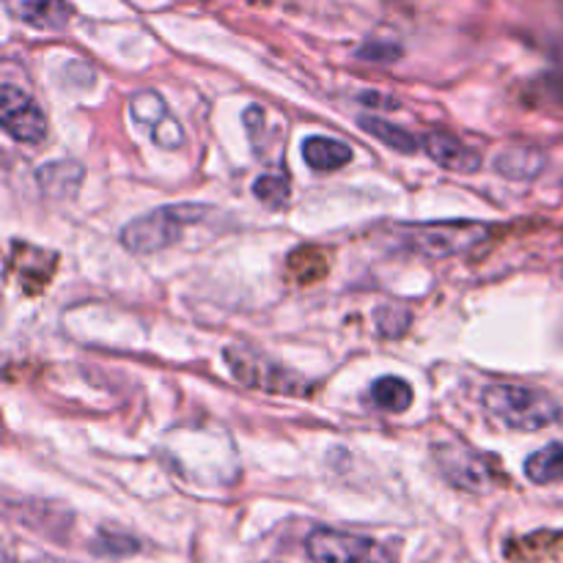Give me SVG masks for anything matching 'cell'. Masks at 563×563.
Here are the masks:
<instances>
[{"instance_id":"obj_1","label":"cell","mask_w":563,"mask_h":563,"mask_svg":"<svg viewBox=\"0 0 563 563\" xmlns=\"http://www.w3.org/2000/svg\"><path fill=\"white\" fill-rule=\"evenodd\" d=\"M484 407L495 421L517 432H537L561 421V405L550 394L522 385H493L484 390Z\"/></svg>"},{"instance_id":"obj_2","label":"cell","mask_w":563,"mask_h":563,"mask_svg":"<svg viewBox=\"0 0 563 563\" xmlns=\"http://www.w3.org/2000/svg\"><path fill=\"white\" fill-rule=\"evenodd\" d=\"M203 207L196 203H179V207H159L154 212L143 214V218L132 220L121 231V242L135 256H148V253H159L179 242L185 229L201 218Z\"/></svg>"},{"instance_id":"obj_3","label":"cell","mask_w":563,"mask_h":563,"mask_svg":"<svg viewBox=\"0 0 563 563\" xmlns=\"http://www.w3.org/2000/svg\"><path fill=\"white\" fill-rule=\"evenodd\" d=\"M489 229L476 220H451V223H423L401 229V240L412 251L432 258H449L471 253L473 247L487 240Z\"/></svg>"},{"instance_id":"obj_4","label":"cell","mask_w":563,"mask_h":563,"mask_svg":"<svg viewBox=\"0 0 563 563\" xmlns=\"http://www.w3.org/2000/svg\"><path fill=\"white\" fill-rule=\"evenodd\" d=\"M231 374L247 388L264 390V394H284V396H311L313 385L300 374L289 372L280 363H273L269 357L256 355L247 346H234L225 352Z\"/></svg>"},{"instance_id":"obj_5","label":"cell","mask_w":563,"mask_h":563,"mask_svg":"<svg viewBox=\"0 0 563 563\" xmlns=\"http://www.w3.org/2000/svg\"><path fill=\"white\" fill-rule=\"evenodd\" d=\"M308 559L313 563H396L385 544L357 533L319 528L306 542Z\"/></svg>"},{"instance_id":"obj_6","label":"cell","mask_w":563,"mask_h":563,"mask_svg":"<svg viewBox=\"0 0 563 563\" xmlns=\"http://www.w3.org/2000/svg\"><path fill=\"white\" fill-rule=\"evenodd\" d=\"M0 121L3 130L20 143H42L47 137V119L31 93L5 82L0 91Z\"/></svg>"},{"instance_id":"obj_7","label":"cell","mask_w":563,"mask_h":563,"mask_svg":"<svg viewBox=\"0 0 563 563\" xmlns=\"http://www.w3.org/2000/svg\"><path fill=\"white\" fill-rule=\"evenodd\" d=\"M423 152L434 159L438 165H443L445 170H454V174H476L482 168V154L476 148L465 146L460 137L449 135V132H429L423 137Z\"/></svg>"},{"instance_id":"obj_8","label":"cell","mask_w":563,"mask_h":563,"mask_svg":"<svg viewBox=\"0 0 563 563\" xmlns=\"http://www.w3.org/2000/svg\"><path fill=\"white\" fill-rule=\"evenodd\" d=\"M438 462L443 465L445 476L451 478L460 487L473 489V493H482L487 489L489 484V471H487V460L476 451L465 449V445H456V449H443L438 451Z\"/></svg>"},{"instance_id":"obj_9","label":"cell","mask_w":563,"mask_h":563,"mask_svg":"<svg viewBox=\"0 0 563 563\" xmlns=\"http://www.w3.org/2000/svg\"><path fill=\"white\" fill-rule=\"evenodd\" d=\"M16 20L38 31H64L71 20V5L66 0H9Z\"/></svg>"},{"instance_id":"obj_10","label":"cell","mask_w":563,"mask_h":563,"mask_svg":"<svg viewBox=\"0 0 563 563\" xmlns=\"http://www.w3.org/2000/svg\"><path fill=\"white\" fill-rule=\"evenodd\" d=\"M302 159L317 174H330V170H341L352 163V148L346 143L333 141V137L313 135L302 143Z\"/></svg>"},{"instance_id":"obj_11","label":"cell","mask_w":563,"mask_h":563,"mask_svg":"<svg viewBox=\"0 0 563 563\" xmlns=\"http://www.w3.org/2000/svg\"><path fill=\"white\" fill-rule=\"evenodd\" d=\"M544 163H548V157H544V152H539V148L511 146L495 157V170H498L500 176H506V179L528 181L537 179V176L542 174Z\"/></svg>"},{"instance_id":"obj_12","label":"cell","mask_w":563,"mask_h":563,"mask_svg":"<svg viewBox=\"0 0 563 563\" xmlns=\"http://www.w3.org/2000/svg\"><path fill=\"white\" fill-rule=\"evenodd\" d=\"M80 179L82 170L77 163H49L36 170L38 187L53 198L75 196V190L80 187Z\"/></svg>"},{"instance_id":"obj_13","label":"cell","mask_w":563,"mask_h":563,"mask_svg":"<svg viewBox=\"0 0 563 563\" xmlns=\"http://www.w3.org/2000/svg\"><path fill=\"white\" fill-rule=\"evenodd\" d=\"M526 476L539 487L548 484H563V443H550L528 456Z\"/></svg>"},{"instance_id":"obj_14","label":"cell","mask_w":563,"mask_h":563,"mask_svg":"<svg viewBox=\"0 0 563 563\" xmlns=\"http://www.w3.org/2000/svg\"><path fill=\"white\" fill-rule=\"evenodd\" d=\"M357 124L363 126V132L374 135L379 143H385L388 148H394V152L412 154L418 148V137L412 135V132L388 124V121L377 119V115H361V119H357Z\"/></svg>"},{"instance_id":"obj_15","label":"cell","mask_w":563,"mask_h":563,"mask_svg":"<svg viewBox=\"0 0 563 563\" xmlns=\"http://www.w3.org/2000/svg\"><path fill=\"white\" fill-rule=\"evenodd\" d=\"M372 399L379 410L388 412H405L412 407V388L407 379L401 377H383L372 385Z\"/></svg>"},{"instance_id":"obj_16","label":"cell","mask_w":563,"mask_h":563,"mask_svg":"<svg viewBox=\"0 0 563 563\" xmlns=\"http://www.w3.org/2000/svg\"><path fill=\"white\" fill-rule=\"evenodd\" d=\"M289 275L297 284H317L328 275V256L319 247H300L289 256Z\"/></svg>"},{"instance_id":"obj_17","label":"cell","mask_w":563,"mask_h":563,"mask_svg":"<svg viewBox=\"0 0 563 563\" xmlns=\"http://www.w3.org/2000/svg\"><path fill=\"white\" fill-rule=\"evenodd\" d=\"M130 113H132V119L137 121V124L152 126V130L159 124V121L168 119V108H165L163 97H159V93H154V91L135 93V97H132V102H130Z\"/></svg>"},{"instance_id":"obj_18","label":"cell","mask_w":563,"mask_h":563,"mask_svg":"<svg viewBox=\"0 0 563 563\" xmlns=\"http://www.w3.org/2000/svg\"><path fill=\"white\" fill-rule=\"evenodd\" d=\"M253 196L269 209H280L289 203V181L284 176L275 174H264L253 181Z\"/></svg>"},{"instance_id":"obj_19","label":"cell","mask_w":563,"mask_h":563,"mask_svg":"<svg viewBox=\"0 0 563 563\" xmlns=\"http://www.w3.org/2000/svg\"><path fill=\"white\" fill-rule=\"evenodd\" d=\"M374 322H377V330L388 339H399V335L407 333L410 328V311L396 306H383L374 311Z\"/></svg>"},{"instance_id":"obj_20","label":"cell","mask_w":563,"mask_h":563,"mask_svg":"<svg viewBox=\"0 0 563 563\" xmlns=\"http://www.w3.org/2000/svg\"><path fill=\"white\" fill-rule=\"evenodd\" d=\"M363 60H377V64H394L401 58V47L396 42H385V38H372L357 49Z\"/></svg>"},{"instance_id":"obj_21","label":"cell","mask_w":563,"mask_h":563,"mask_svg":"<svg viewBox=\"0 0 563 563\" xmlns=\"http://www.w3.org/2000/svg\"><path fill=\"white\" fill-rule=\"evenodd\" d=\"M152 137H154V143H157V146H163V148H179L181 143H185V132H181L179 121L170 119V115H168V119L159 121L157 126H154Z\"/></svg>"}]
</instances>
